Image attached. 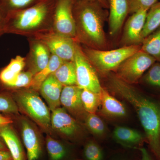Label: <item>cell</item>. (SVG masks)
Listing matches in <instances>:
<instances>
[{"instance_id":"cell-1","label":"cell","mask_w":160,"mask_h":160,"mask_svg":"<svg viewBox=\"0 0 160 160\" xmlns=\"http://www.w3.org/2000/svg\"><path fill=\"white\" fill-rule=\"evenodd\" d=\"M108 89L128 102L134 108L145 131L146 142L156 160H160V100L147 96L121 79L108 75Z\"/></svg>"},{"instance_id":"cell-2","label":"cell","mask_w":160,"mask_h":160,"mask_svg":"<svg viewBox=\"0 0 160 160\" xmlns=\"http://www.w3.org/2000/svg\"><path fill=\"white\" fill-rule=\"evenodd\" d=\"M72 13L76 29V42L88 48L103 49L106 46L104 22L109 12L99 3L73 0Z\"/></svg>"},{"instance_id":"cell-3","label":"cell","mask_w":160,"mask_h":160,"mask_svg":"<svg viewBox=\"0 0 160 160\" xmlns=\"http://www.w3.org/2000/svg\"><path fill=\"white\" fill-rule=\"evenodd\" d=\"M58 0H42L33 6L8 14L6 17V33L32 38L53 29Z\"/></svg>"},{"instance_id":"cell-4","label":"cell","mask_w":160,"mask_h":160,"mask_svg":"<svg viewBox=\"0 0 160 160\" xmlns=\"http://www.w3.org/2000/svg\"><path fill=\"white\" fill-rule=\"evenodd\" d=\"M19 112L31 118L45 131L51 129L50 109L38 92L31 88H22L9 91Z\"/></svg>"},{"instance_id":"cell-5","label":"cell","mask_w":160,"mask_h":160,"mask_svg":"<svg viewBox=\"0 0 160 160\" xmlns=\"http://www.w3.org/2000/svg\"><path fill=\"white\" fill-rule=\"evenodd\" d=\"M81 46L84 54L96 71L103 73L116 70L125 60L141 49V46H123L109 50Z\"/></svg>"},{"instance_id":"cell-6","label":"cell","mask_w":160,"mask_h":160,"mask_svg":"<svg viewBox=\"0 0 160 160\" xmlns=\"http://www.w3.org/2000/svg\"><path fill=\"white\" fill-rule=\"evenodd\" d=\"M156 62L154 58L140 49L120 65L116 70V75L126 82L135 84Z\"/></svg>"},{"instance_id":"cell-7","label":"cell","mask_w":160,"mask_h":160,"mask_svg":"<svg viewBox=\"0 0 160 160\" xmlns=\"http://www.w3.org/2000/svg\"><path fill=\"white\" fill-rule=\"evenodd\" d=\"M73 61L76 72L77 86L81 89L100 94L103 88L96 70L84 54L81 45L78 42L76 44Z\"/></svg>"},{"instance_id":"cell-8","label":"cell","mask_w":160,"mask_h":160,"mask_svg":"<svg viewBox=\"0 0 160 160\" xmlns=\"http://www.w3.org/2000/svg\"><path fill=\"white\" fill-rule=\"evenodd\" d=\"M32 38L44 43L51 54L57 56L64 62L74 61L77 42L73 39L58 34L53 30Z\"/></svg>"},{"instance_id":"cell-9","label":"cell","mask_w":160,"mask_h":160,"mask_svg":"<svg viewBox=\"0 0 160 160\" xmlns=\"http://www.w3.org/2000/svg\"><path fill=\"white\" fill-rule=\"evenodd\" d=\"M72 5L73 0H58L55 10L52 30L76 41V29Z\"/></svg>"},{"instance_id":"cell-10","label":"cell","mask_w":160,"mask_h":160,"mask_svg":"<svg viewBox=\"0 0 160 160\" xmlns=\"http://www.w3.org/2000/svg\"><path fill=\"white\" fill-rule=\"evenodd\" d=\"M28 40L29 50L25 57V68L34 76L47 66L51 53L48 47L39 40L32 38H28Z\"/></svg>"},{"instance_id":"cell-11","label":"cell","mask_w":160,"mask_h":160,"mask_svg":"<svg viewBox=\"0 0 160 160\" xmlns=\"http://www.w3.org/2000/svg\"><path fill=\"white\" fill-rule=\"evenodd\" d=\"M148 10H141L131 14L124 26L121 44L123 46H141L142 32Z\"/></svg>"},{"instance_id":"cell-12","label":"cell","mask_w":160,"mask_h":160,"mask_svg":"<svg viewBox=\"0 0 160 160\" xmlns=\"http://www.w3.org/2000/svg\"><path fill=\"white\" fill-rule=\"evenodd\" d=\"M51 128L66 138H73L79 132L81 127L64 107H59L51 114Z\"/></svg>"},{"instance_id":"cell-13","label":"cell","mask_w":160,"mask_h":160,"mask_svg":"<svg viewBox=\"0 0 160 160\" xmlns=\"http://www.w3.org/2000/svg\"><path fill=\"white\" fill-rule=\"evenodd\" d=\"M23 143L27 151V160H38L42 152V144L38 133L31 123L26 119L20 121Z\"/></svg>"},{"instance_id":"cell-14","label":"cell","mask_w":160,"mask_h":160,"mask_svg":"<svg viewBox=\"0 0 160 160\" xmlns=\"http://www.w3.org/2000/svg\"><path fill=\"white\" fill-rule=\"evenodd\" d=\"M82 89L77 85L64 86L61 94V104L76 118L84 120L87 112L81 100Z\"/></svg>"},{"instance_id":"cell-15","label":"cell","mask_w":160,"mask_h":160,"mask_svg":"<svg viewBox=\"0 0 160 160\" xmlns=\"http://www.w3.org/2000/svg\"><path fill=\"white\" fill-rule=\"evenodd\" d=\"M109 12L108 15L109 34L115 36L119 32L129 14L127 0H107Z\"/></svg>"},{"instance_id":"cell-16","label":"cell","mask_w":160,"mask_h":160,"mask_svg":"<svg viewBox=\"0 0 160 160\" xmlns=\"http://www.w3.org/2000/svg\"><path fill=\"white\" fill-rule=\"evenodd\" d=\"M63 86L53 74L49 76L40 86L38 92L52 112L61 106L60 99Z\"/></svg>"},{"instance_id":"cell-17","label":"cell","mask_w":160,"mask_h":160,"mask_svg":"<svg viewBox=\"0 0 160 160\" xmlns=\"http://www.w3.org/2000/svg\"><path fill=\"white\" fill-rule=\"evenodd\" d=\"M112 136L117 142L126 148L139 149L143 143L146 142L145 135L140 132L125 126H117Z\"/></svg>"},{"instance_id":"cell-18","label":"cell","mask_w":160,"mask_h":160,"mask_svg":"<svg viewBox=\"0 0 160 160\" xmlns=\"http://www.w3.org/2000/svg\"><path fill=\"white\" fill-rule=\"evenodd\" d=\"M101 112L102 114L109 118H121L127 115L125 105L109 92L102 88L101 93Z\"/></svg>"},{"instance_id":"cell-19","label":"cell","mask_w":160,"mask_h":160,"mask_svg":"<svg viewBox=\"0 0 160 160\" xmlns=\"http://www.w3.org/2000/svg\"><path fill=\"white\" fill-rule=\"evenodd\" d=\"M0 136L6 143L13 160H26L22 146L12 124L0 126Z\"/></svg>"},{"instance_id":"cell-20","label":"cell","mask_w":160,"mask_h":160,"mask_svg":"<svg viewBox=\"0 0 160 160\" xmlns=\"http://www.w3.org/2000/svg\"><path fill=\"white\" fill-rule=\"evenodd\" d=\"M26 58L17 56L12 58L7 66L0 69V92L6 91L12 82L26 66Z\"/></svg>"},{"instance_id":"cell-21","label":"cell","mask_w":160,"mask_h":160,"mask_svg":"<svg viewBox=\"0 0 160 160\" xmlns=\"http://www.w3.org/2000/svg\"><path fill=\"white\" fill-rule=\"evenodd\" d=\"M63 62L64 61L57 56L51 54L50 60L47 66L33 77L32 83L29 88L38 92L42 83L49 76L53 74Z\"/></svg>"},{"instance_id":"cell-22","label":"cell","mask_w":160,"mask_h":160,"mask_svg":"<svg viewBox=\"0 0 160 160\" xmlns=\"http://www.w3.org/2000/svg\"><path fill=\"white\" fill-rule=\"evenodd\" d=\"M53 75L63 86L77 85L76 72L74 61L63 62Z\"/></svg>"},{"instance_id":"cell-23","label":"cell","mask_w":160,"mask_h":160,"mask_svg":"<svg viewBox=\"0 0 160 160\" xmlns=\"http://www.w3.org/2000/svg\"><path fill=\"white\" fill-rule=\"evenodd\" d=\"M141 50L160 62V27L143 39Z\"/></svg>"},{"instance_id":"cell-24","label":"cell","mask_w":160,"mask_h":160,"mask_svg":"<svg viewBox=\"0 0 160 160\" xmlns=\"http://www.w3.org/2000/svg\"><path fill=\"white\" fill-rule=\"evenodd\" d=\"M160 27V2H158L152 6L147 12L146 22L142 32L143 40Z\"/></svg>"},{"instance_id":"cell-25","label":"cell","mask_w":160,"mask_h":160,"mask_svg":"<svg viewBox=\"0 0 160 160\" xmlns=\"http://www.w3.org/2000/svg\"><path fill=\"white\" fill-rule=\"evenodd\" d=\"M42 0H0V9L5 18L8 14L27 9Z\"/></svg>"},{"instance_id":"cell-26","label":"cell","mask_w":160,"mask_h":160,"mask_svg":"<svg viewBox=\"0 0 160 160\" xmlns=\"http://www.w3.org/2000/svg\"><path fill=\"white\" fill-rule=\"evenodd\" d=\"M81 100L85 111L88 113H95L101 105L100 94L87 89H82Z\"/></svg>"},{"instance_id":"cell-27","label":"cell","mask_w":160,"mask_h":160,"mask_svg":"<svg viewBox=\"0 0 160 160\" xmlns=\"http://www.w3.org/2000/svg\"><path fill=\"white\" fill-rule=\"evenodd\" d=\"M141 79L147 86L160 91V62L153 63Z\"/></svg>"},{"instance_id":"cell-28","label":"cell","mask_w":160,"mask_h":160,"mask_svg":"<svg viewBox=\"0 0 160 160\" xmlns=\"http://www.w3.org/2000/svg\"><path fill=\"white\" fill-rule=\"evenodd\" d=\"M84 121L87 128L95 135L100 137L106 133L105 123L96 113H87Z\"/></svg>"},{"instance_id":"cell-29","label":"cell","mask_w":160,"mask_h":160,"mask_svg":"<svg viewBox=\"0 0 160 160\" xmlns=\"http://www.w3.org/2000/svg\"><path fill=\"white\" fill-rule=\"evenodd\" d=\"M0 112L10 115H18L19 114L17 105L10 92H0Z\"/></svg>"},{"instance_id":"cell-30","label":"cell","mask_w":160,"mask_h":160,"mask_svg":"<svg viewBox=\"0 0 160 160\" xmlns=\"http://www.w3.org/2000/svg\"><path fill=\"white\" fill-rule=\"evenodd\" d=\"M46 144L50 160H61L65 157L66 154L65 146L49 135L46 137Z\"/></svg>"},{"instance_id":"cell-31","label":"cell","mask_w":160,"mask_h":160,"mask_svg":"<svg viewBox=\"0 0 160 160\" xmlns=\"http://www.w3.org/2000/svg\"><path fill=\"white\" fill-rule=\"evenodd\" d=\"M33 77L34 75L30 72L23 70L18 75L14 81L9 84L6 91H11L22 88H30Z\"/></svg>"},{"instance_id":"cell-32","label":"cell","mask_w":160,"mask_h":160,"mask_svg":"<svg viewBox=\"0 0 160 160\" xmlns=\"http://www.w3.org/2000/svg\"><path fill=\"white\" fill-rule=\"evenodd\" d=\"M84 154L87 160H103L104 158L102 149L93 141H90L85 145Z\"/></svg>"},{"instance_id":"cell-33","label":"cell","mask_w":160,"mask_h":160,"mask_svg":"<svg viewBox=\"0 0 160 160\" xmlns=\"http://www.w3.org/2000/svg\"><path fill=\"white\" fill-rule=\"evenodd\" d=\"M158 0H127L129 14H132L141 10H149Z\"/></svg>"},{"instance_id":"cell-34","label":"cell","mask_w":160,"mask_h":160,"mask_svg":"<svg viewBox=\"0 0 160 160\" xmlns=\"http://www.w3.org/2000/svg\"><path fill=\"white\" fill-rule=\"evenodd\" d=\"M13 122V120L9 115L2 114L0 113V126L12 124Z\"/></svg>"},{"instance_id":"cell-35","label":"cell","mask_w":160,"mask_h":160,"mask_svg":"<svg viewBox=\"0 0 160 160\" xmlns=\"http://www.w3.org/2000/svg\"><path fill=\"white\" fill-rule=\"evenodd\" d=\"M139 149L141 156L140 160H154L146 148L142 147Z\"/></svg>"},{"instance_id":"cell-36","label":"cell","mask_w":160,"mask_h":160,"mask_svg":"<svg viewBox=\"0 0 160 160\" xmlns=\"http://www.w3.org/2000/svg\"><path fill=\"white\" fill-rule=\"evenodd\" d=\"M5 22L6 18L0 9V37L3 34H5Z\"/></svg>"},{"instance_id":"cell-37","label":"cell","mask_w":160,"mask_h":160,"mask_svg":"<svg viewBox=\"0 0 160 160\" xmlns=\"http://www.w3.org/2000/svg\"><path fill=\"white\" fill-rule=\"evenodd\" d=\"M0 160H13L9 150H0Z\"/></svg>"},{"instance_id":"cell-38","label":"cell","mask_w":160,"mask_h":160,"mask_svg":"<svg viewBox=\"0 0 160 160\" xmlns=\"http://www.w3.org/2000/svg\"><path fill=\"white\" fill-rule=\"evenodd\" d=\"M0 150H9L4 140L1 136H0Z\"/></svg>"},{"instance_id":"cell-39","label":"cell","mask_w":160,"mask_h":160,"mask_svg":"<svg viewBox=\"0 0 160 160\" xmlns=\"http://www.w3.org/2000/svg\"><path fill=\"white\" fill-rule=\"evenodd\" d=\"M91 1L97 2H98L105 9H109V6H108L107 0H91Z\"/></svg>"}]
</instances>
